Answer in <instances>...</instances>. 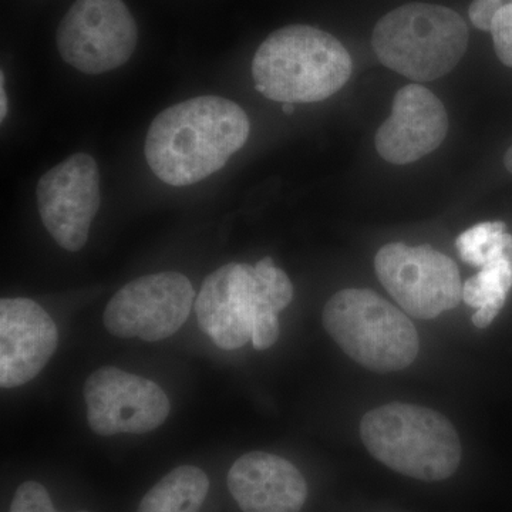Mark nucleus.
Here are the masks:
<instances>
[{
  "label": "nucleus",
  "instance_id": "nucleus-8",
  "mask_svg": "<svg viewBox=\"0 0 512 512\" xmlns=\"http://www.w3.org/2000/svg\"><path fill=\"white\" fill-rule=\"evenodd\" d=\"M64 62L86 74L119 69L138 42L136 20L123 0H77L57 29Z\"/></svg>",
  "mask_w": 512,
  "mask_h": 512
},
{
  "label": "nucleus",
  "instance_id": "nucleus-16",
  "mask_svg": "<svg viewBox=\"0 0 512 512\" xmlns=\"http://www.w3.org/2000/svg\"><path fill=\"white\" fill-rule=\"evenodd\" d=\"M210 478L194 466L174 468L141 500L137 512H200Z\"/></svg>",
  "mask_w": 512,
  "mask_h": 512
},
{
  "label": "nucleus",
  "instance_id": "nucleus-14",
  "mask_svg": "<svg viewBox=\"0 0 512 512\" xmlns=\"http://www.w3.org/2000/svg\"><path fill=\"white\" fill-rule=\"evenodd\" d=\"M228 488L244 512H299L308 498L301 471L285 458L262 451L235 461Z\"/></svg>",
  "mask_w": 512,
  "mask_h": 512
},
{
  "label": "nucleus",
  "instance_id": "nucleus-6",
  "mask_svg": "<svg viewBox=\"0 0 512 512\" xmlns=\"http://www.w3.org/2000/svg\"><path fill=\"white\" fill-rule=\"evenodd\" d=\"M323 326L340 349L373 372H399L419 355L406 313L370 289H343L323 309Z\"/></svg>",
  "mask_w": 512,
  "mask_h": 512
},
{
  "label": "nucleus",
  "instance_id": "nucleus-7",
  "mask_svg": "<svg viewBox=\"0 0 512 512\" xmlns=\"http://www.w3.org/2000/svg\"><path fill=\"white\" fill-rule=\"evenodd\" d=\"M375 269L386 291L413 318H437L463 301L456 262L430 245H384L377 252Z\"/></svg>",
  "mask_w": 512,
  "mask_h": 512
},
{
  "label": "nucleus",
  "instance_id": "nucleus-2",
  "mask_svg": "<svg viewBox=\"0 0 512 512\" xmlns=\"http://www.w3.org/2000/svg\"><path fill=\"white\" fill-rule=\"evenodd\" d=\"M292 299L291 279L266 256L255 266L232 262L208 275L195 312L218 348L235 350L251 340L255 349L265 350L278 340V315Z\"/></svg>",
  "mask_w": 512,
  "mask_h": 512
},
{
  "label": "nucleus",
  "instance_id": "nucleus-1",
  "mask_svg": "<svg viewBox=\"0 0 512 512\" xmlns=\"http://www.w3.org/2000/svg\"><path fill=\"white\" fill-rule=\"evenodd\" d=\"M251 124L234 101L195 97L161 111L144 146L153 173L173 187H187L220 171L247 143Z\"/></svg>",
  "mask_w": 512,
  "mask_h": 512
},
{
  "label": "nucleus",
  "instance_id": "nucleus-15",
  "mask_svg": "<svg viewBox=\"0 0 512 512\" xmlns=\"http://www.w3.org/2000/svg\"><path fill=\"white\" fill-rule=\"evenodd\" d=\"M512 288V248L485 262L477 275L463 285V301L477 308L473 315L474 326L485 329L494 322L504 308Z\"/></svg>",
  "mask_w": 512,
  "mask_h": 512
},
{
  "label": "nucleus",
  "instance_id": "nucleus-3",
  "mask_svg": "<svg viewBox=\"0 0 512 512\" xmlns=\"http://www.w3.org/2000/svg\"><path fill=\"white\" fill-rule=\"evenodd\" d=\"M352 57L328 32L308 25L276 30L252 60L255 89L284 103H318L338 93L352 74Z\"/></svg>",
  "mask_w": 512,
  "mask_h": 512
},
{
  "label": "nucleus",
  "instance_id": "nucleus-9",
  "mask_svg": "<svg viewBox=\"0 0 512 512\" xmlns=\"http://www.w3.org/2000/svg\"><path fill=\"white\" fill-rule=\"evenodd\" d=\"M194 298V288L183 274L141 276L111 298L104 311V326L117 338L158 342L181 329Z\"/></svg>",
  "mask_w": 512,
  "mask_h": 512
},
{
  "label": "nucleus",
  "instance_id": "nucleus-13",
  "mask_svg": "<svg viewBox=\"0 0 512 512\" xmlns=\"http://www.w3.org/2000/svg\"><path fill=\"white\" fill-rule=\"evenodd\" d=\"M447 133V111L439 97L409 84L397 92L392 114L377 130L376 150L387 163L410 164L437 150Z\"/></svg>",
  "mask_w": 512,
  "mask_h": 512
},
{
  "label": "nucleus",
  "instance_id": "nucleus-22",
  "mask_svg": "<svg viewBox=\"0 0 512 512\" xmlns=\"http://www.w3.org/2000/svg\"><path fill=\"white\" fill-rule=\"evenodd\" d=\"M504 164L505 168L512 174V147L508 148L507 153H505Z\"/></svg>",
  "mask_w": 512,
  "mask_h": 512
},
{
  "label": "nucleus",
  "instance_id": "nucleus-4",
  "mask_svg": "<svg viewBox=\"0 0 512 512\" xmlns=\"http://www.w3.org/2000/svg\"><path fill=\"white\" fill-rule=\"evenodd\" d=\"M360 437L376 460L416 480H447L460 467L457 430L426 407L390 403L370 410L360 423Z\"/></svg>",
  "mask_w": 512,
  "mask_h": 512
},
{
  "label": "nucleus",
  "instance_id": "nucleus-20",
  "mask_svg": "<svg viewBox=\"0 0 512 512\" xmlns=\"http://www.w3.org/2000/svg\"><path fill=\"white\" fill-rule=\"evenodd\" d=\"M508 5H512V0H473L468 9V16L477 29L490 32L491 20L495 13Z\"/></svg>",
  "mask_w": 512,
  "mask_h": 512
},
{
  "label": "nucleus",
  "instance_id": "nucleus-18",
  "mask_svg": "<svg viewBox=\"0 0 512 512\" xmlns=\"http://www.w3.org/2000/svg\"><path fill=\"white\" fill-rule=\"evenodd\" d=\"M10 512H59L53 507L52 498L42 484L26 481L16 490ZM89 512V511H77Z\"/></svg>",
  "mask_w": 512,
  "mask_h": 512
},
{
  "label": "nucleus",
  "instance_id": "nucleus-10",
  "mask_svg": "<svg viewBox=\"0 0 512 512\" xmlns=\"http://www.w3.org/2000/svg\"><path fill=\"white\" fill-rule=\"evenodd\" d=\"M84 400L90 429L103 437L150 433L165 423L171 410L157 383L114 366L100 367L89 376Z\"/></svg>",
  "mask_w": 512,
  "mask_h": 512
},
{
  "label": "nucleus",
  "instance_id": "nucleus-12",
  "mask_svg": "<svg viewBox=\"0 0 512 512\" xmlns=\"http://www.w3.org/2000/svg\"><path fill=\"white\" fill-rule=\"evenodd\" d=\"M59 345L49 313L28 298L0 301V386H23L35 379Z\"/></svg>",
  "mask_w": 512,
  "mask_h": 512
},
{
  "label": "nucleus",
  "instance_id": "nucleus-23",
  "mask_svg": "<svg viewBox=\"0 0 512 512\" xmlns=\"http://www.w3.org/2000/svg\"><path fill=\"white\" fill-rule=\"evenodd\" d=\"M282 110H284V113L286 114H292L293 110H295V106H293L292 103H284V106H282Z\"/></svg>",
  "mask_w": 512,
  "mask_h": 512
},
{
  "label": "nucleus",
  "instance_id": "nucleus-11",
  "mask_svg": "<svg viewBox=\"0 0 512 512\" xmlns=\"http://www.w3.org/2000/svg\"><path fill=\"white\" fill-rule=\"evenodd\" d=\"M36 194L40 218L57 245L80 251L100 207L96 160L84 153L67 158L40 178Z\"/></svg>",
  "mask_w": 512,
  "mask_h": 512
},
{
  "label": "nucleus",
  "instance_id": "nucleus-17",
  "mask_svg": "<svg viewBox=\"0 0 512 512\" xmlns=\"http://www.w3.org/2000/svg\"><path fill=\"white\" fill-rule=\"evenodd\" d=\"M456 247L468 265L483 268L485 262L512 247V235L501 221L481 222L457 238Z\"/></svg>",
  "mask_w": 512,
  "mask_h": 512
},
{
  "label": "nucleus",
  "instance_id": "nucleus-19",
  "mask_svg": "<svg viewBox=\"0 0 512 512\" xmlns=\"http://www.w3.org/2000/svg\"><path fill=\"white\" fill-rule=\"evenodd\" d=\"M490 32L498 59L505 66L512 67V5L504 6L495 13Z\"/></svg>",
  "mask_w": 512,
  "mask_h": 512
},
{
  "label": "nucleus",
  "instance_id": "nucleus-5",
  "mask_svg": "<svg viewBox=\"0 0 512 512\" xmlns=\"http://www.w3.org/2000/svg\"><path fill=\"white\" fill-rule=\"evenodd\" d=\"M377 59L416 82L450 73L468 46L464 19L446 6L409 3L387 13L373 30Z\"/></svg>",
  "mask_w": 512,
  "mask_h": 512
},
{
  "label": "nucleus",
  "instance_id": "nucleus-21",
  "mask_svg": "<svg viewBox=\"0 0 512 512\" xmlns=\"http://www.w3.org/2000/svg\"><path fill=\"white\" fill-rule=\"evenodd\" d=\"M8 114V97H6L5 74H0V119L5 120Z\"/></svg>",
  "mask_w": 512,
  "mask_h": 512
}]
</instances>
